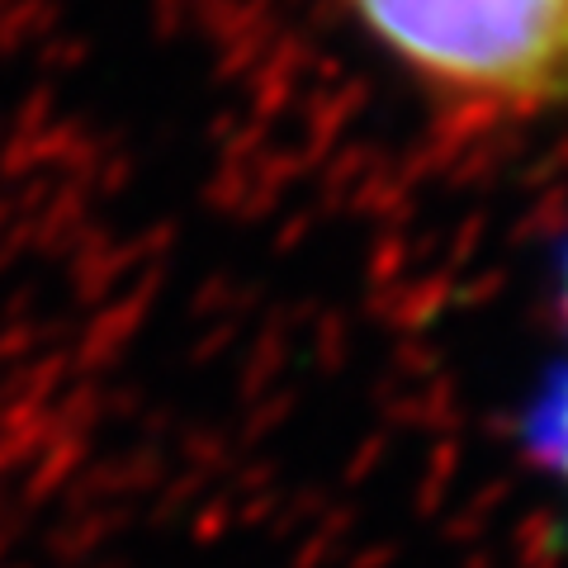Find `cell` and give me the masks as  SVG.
<instances>
[{"mask_svg": "<svg viewBox=\"0 0 568 568\" xmlns=\"http://www.w3.org/2000/svg\"><path fill=\"white\" fill-rule=\"evenodd\" d=\"M369 33L450 91L545 100L568 81V0H351Z\"/></svg>", "mask_w": 568, "mask_h": 568, "instance_id": "obj_1", "label": "cell"}, {"mask_svg": "<svg viewBox=\"0 0 568 568\" xmlns=\"http://www.w3.org/2000/svg\"><path fill=\"white\" fill-rule=\"evenodd\" d=\"M526 446L568 484V361L549 369L540 394L526 407Z\"/></svg>", "mask_w": 568, "mask_h": 568, "instance_id": "obj_2", "label": "cell"}]
</instances>
